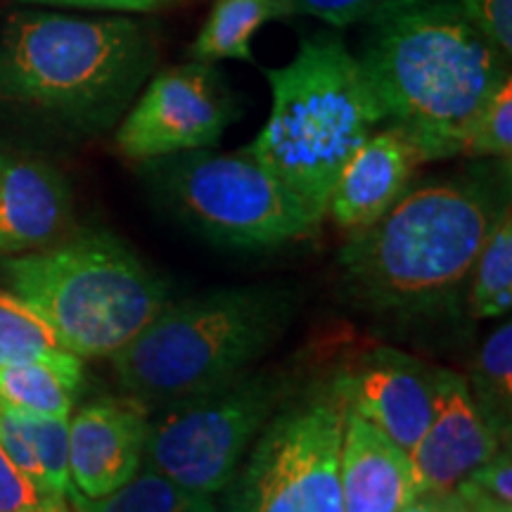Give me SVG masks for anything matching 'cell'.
Listing matches in <instances>:
<instances>
[{"mask_svg": "<svg viewBox=\"0 0 512 512\" xmlns=\"http://www.w3.org/2000/svg\"><path fill=\"white\" fill-rule=\"evenodd\" d=\"M366 22L358 62L389 126L420 162L465 155L508 57L456 0H387Z\"/></svg>", "mask_w": 512, "mask_h": 512, "instance_id": "1", "label": "cell"}, {"mask_svg": "<svg viewBox=\"0 0 512 512\" xmlns=\"http://www.w3.org/2000/svg\"><path fill=\"white\" fill-rule=\"evenodd\" d=\"M501 207L491 185L465 178L406 192L342 249L344 292L377 316L427 318L456 309Z\"/></svg>", "mask_w": 512, "mask_h": 512, "instance_id": "2", "label": "cell"}, {"mask_svg": "<svg viewBox=\"0 0 512 512\" xmlns=\"http://www.w3.org/2000/svg\"><path fill=\"white\" fill-rule=\"evenodd\" d=\"M155 64V41L136 19L17 12L0 34V98L79 128H107Z\"/></svg>", "mask_w": 512, "mask_h": 512, "instance_id": "3", "label": "cell"}, {"mask_svg": "<svg viewBox=\"0 0 512 512\" xmlns=\"http://www.w3.org/2000/svg\"><path fill=\"white\" fill-rule=\"evenodd\" d=\"M271 114L245 150L320 221L332 185L384 114L358 57L332 34L309 36L285 67L266 69Z\"/></svg>", "mask_w": 512, "mask_h": 512, "instance_id": "4", "label": "cell"}, {"mask_svg": "<svg viewBox=\"0 0 512 512\" xmlns=\"http://www.w3.org/2000/svg\"><path fill=\"white\" fill-rule=\"evenodd\" d=\"M294 292L278 285L221 287L166 304L112 356L121 389L150 411L233 380L290 328Z\"/></svg>", "mask_w": 512, "mask_h": 512, "instance_id": "5", "label": "cell"}, {"mask_svg": "<svg viewBox=\"0 0 512 512\" xmlns=\"http://www.w3.org/2000/svg\"><path fill=\"white\" fill-rule=\"evenodd\" d=\"M0 278L79 358H112L171 302L169 283L110 230L3 256Z\"/></svg>", "mask_w": 512, "mask_h": 512, "instance_id": "6", "label": "cell"}, {"mask_svg": "<svg viewBox=\"0 0 512 512\" xmlns=\"http://www.w3.org/2000/svg\"><path fill=\"white\" fill-rule=\"evenodd\" d=\"M143 174L166 211L221 247H278L313 233L320 223L247 152H178L147 159Z\"/></svg>", "mask_w": 512, "mask_h": 512, "instance_id": "7", "label": "cell"}, {"mask_svg": "<svg viewBox=\"0 0 512 512\" xmlns=\"http://www.w3.org/2000/svg\"><path fill=\"white\" fill-rule=\"evenodd\" d=\"M292 394L290 370L249 368L204 392L150 408L143 467L197 494H221Z\"/></svg>", "mask_w": 512, "mask_h": 512, "instance_id": "8", "label": "cell"}, {"mask_svg": "<svg viewBox=\"0 0 512 512\" xmlns=\"http://www.w3.org/2000/svg\"><path fill=\"white\" fill-rule=\"evenodd\" d=\"M344 411L335 380L292 394L249 446L228 484L226 512H344Z\"/></svg>", "mask_w": 512, "mask_h": 512, "instance_id": "9", "label": "cell"}, {"mask_svg": "<svg viewBox=\"0 0 512 512\" xmlns=\"http://www.w3.org/2000/svg\"><path fill=\"white\" fill-rule=\"evenodd\" d=\"M238 117V102L219 69L192 60L152 76L121 121L117 147L136 162L211 150Z\"/></svg>", "mask_w": 512, "mask_h": 512, "instance_id": "10", "label": "cell"}, {"mask_svg": "<svg viewBox=\"0 0 512 512\" xmlns=\"http://www.w3.org/2000/svg\"><path fill=\"white\" fill-rule=\"evenodd\" d=\"M437 373L399 349L375 347L332 380L351 411L411 451L432 422Z\"/></svg>", "mask_w": 512, "mask_h": 512, "instance_id": "11", "label": "cell"}, {"mask_svg": "<svg viewBox=\"0 0 512 512\" xmlns=\"http://www.w3.org/2000/svg\"><path fill=\"white\" fill-rule=\"evenodd\" d=\"M501 446L503 437L472 399L465 377L439 368L432 422L408 451L420 494L456 489Z\"/></svg>", "mask_w": 512, "mask_h": 512, "instance_id": "12", "label": "cell"}, {"mask_svg": "<svg viewBox=\"0 0 512 512\" xmlns=\"http://www.w3.org/2000/svg\"><path fill=\"white\" fill-rule=\"evenodd\" d=\"M147 408L136 399H102L69 415V479L79 494L117 491L143 467Z\"/></svg>", "mask_w": 512, "mask_h": 512, "instance_id": "13", "label": "cell"}, {"mask_svg": "<svg viewBox=\"0 0 512 512\" xmlns=\"http://www.w3.org/2000/svg\"><path fill=\"white\" fill-rule=\"evenodd\" d=\"M72 230L67 178L43 159L0 150V256L53 247Z\"/></svg>", "mask_w": 512, "mask_h": 512, "instance_id": "14", "label": "cell"}, {"mask_svg": "<svg viewBox=\"0 0 512 512\" xmlns=\"http://www.w3.org/2000/svg\"><path fill=\"white\" fill-rule=\"evenodd\" d=\"M339 482L344 512H401L420 496L406 448L349 406L344 411Z\"/></svg>", "mask_w": 512, "mask_h": 512, "instance_id": "15", "label": "cell"}, {"mask_svg": "<svg viewBox=\"0 0 512 512\" xmlns=\"http://www.w3.org/2000/svg\"><path fill=\"white\" fill-rule=\"evenodd\" d=\"M418 164L415 147L396 128L373 133L332 185L328 214L351 233L373 226L406 195Z\"/></svg>", "mask_w": 512, "mask_h": 512, "instance_id": "16", "label": "cell"}, {"mask_svg": "<svg viewBox=\"0 0 512 512\" xmlns=\"http://www.w3.org/2000/svg\"><path fill=\"white\" fill-rule=\"evenodd\" d=\"M83 384V363L72 351L0 366V403L29 415L69 418Z\"/></svg>", "mask_w": 512, "mask_h": 512, "instance_id": "17", "label": "cell"}, {"mask_svg": "<svg viewBox=\"0 0 512 512\" xmlns=\"http://www.w3.org/2000/svg\"><path fill=\"white\" fill-rule=\"evenodd\" d=\"M299 15L294 0H216L190 46L195 62H254L252 38L261 27Z\"/></svg>", "mask_w": 512, "mask_h": 512, "instance_id": "18", "label": "cell"}, {"mask_svg": "<svg viewBox=\"0 0 512 512\" xmlns=\"http://www.w3.org/2000/svg\"><path fill=\"white\" fill-rule=\"evenodd\" d=\"M67 503L72 512H219V505L207 494L185 489L174 479L145 467L112 494L88 498L74 486L67 489Z\"/></svg>", "mask_w": 512, "mask_h": 512, "instance_id": "19", "label": "cell"}, {"mask_svg": "<svg viewBox=\"0 0 512 512\" xmlns=\"http://www.w3.org/2000/svg\"><path fill=\"white\" fill-rule=\"evenodd\" d=\"M467 309L475 318H501L512 309V216L508 202L496 214L477 256Z\"/></svg>", "mask_w": 512, "mask_h": 512, "instance_id": "20", "label": "cell"}, {"mask_svg": "<svg viewBox=\"0 0 512 512\" xmlns=\"http://www.w3.org/2000/svg\"><path fill=\"white\" fill-rule=\"evenodd\" d=\"M470 384L472 399L498 434L510 439V420H512V325L505 320L503 325L484 339L479 349Z\"/></svg>", "mask_w": 512, "mask_h": 512, "instance_id": "21", "label": "cell"}, {"mask_svg": "<svg viewBox=\"0 0 512 512\" xmlns=\"http://www.w3.org/2000/svg\"><path fill=\"white\" fill-rule=\"evenodd\" d=\"M67 351L53 328L15 292L0 287V366Z\"/></svg>", "mask_w": 512, "mask_h": 512, "instance_id": "22", "label": "cell"}, {"mask_svg": "<svg viewBox=\"0 0 512 512\" xmlns=\"http://www.w3.org/2000/svg\"><path fill=\"white\" fill-rule=\"evenodd\" d=\"M465 155L498 157L510 162L512 155V79L510 74L498 83L489 102L472 128Z\"/></svg>", "mask_w": 512, "mask_h": 512, "instance_id": "23", "label": "cell"}, {"mask_svg": "<svg viewBox=\"0 0 512 512\" xmlns=\"http://www.w3.org/2000/svg\"><path fill=\"white\" fill-rule=\"evenodd\" d=\"M31 444L43 467L46 482L55 494L64 496L72 486L69 479V418H43L24 413Z\"/></svg>", "mask_w": 512, "mask_h": 512, "instance_id": "24", "label": "cell"}, {"mask_svg": "<svg viewBox=\"0 0 512 512\" xmlns=\"http://www.w3.org/2000/svg\"><path fill=\"white\" fill-rule=\"evenodd\" d=\"M0 512H72L67 496L38 486L0 448Z\"/></svg>", "mask_w": 512, "mask_h": 512, "instance_id": "25", "label": "cell"}, {"mask_svg": "<svg viewBox=\"0 0 512 512\" xmlns=\"http://www.w3.org/2000/svg\"><path fill=\"white\" fill-rule=\"evenodd\" d=\"M475 27L501 53L512 55V0H456Z\"/></svg>", "mask_w": 512, "mask_h": 512, "instance_id": "26", "label": "cell"}, {"mask_svg": "<svg viewBox=\"0 0 512 512\" xmlns=\"http://www.w3.org/2000/svg\"><path fill=\"white\" fill-rule=\"evenodd\" d=\"M299 15H313L332 27L366 22L387 0H294Z\"/></svg>", "mask_w": 512, "mask_h": 512, "instance_id": "27", "label": "cell"}, {"mask_svg": "<svg viewBox=\"0 0 512 512\" xmlns=\"http://www.w3.org/2000/svg\"><path fill=\"white\" fill-rule=\"evenodd\" d=\"M475 489L512 505V458L510 444L501 446L486 463H482L465 477Z\"/></svg>", "mask_w": 512, "mask_h": 512, "instance_id": "28", "label": "cell"}, {"mask_svg": "<svg viewBox=\"0 0 512 512\" xmlns=\"http://www.w3.org/2000/svg\"><path fill=\"white\" fill-rule=\"evenodd\" d=\"M24 3L67 5V8L88 10H117V12H147L157 8L159 0H24Z\"/></svg>", "mask_w": 512, "mask_h": 512, "instance_id": "29", "label": "cell"}, {"mask_svg": "<svg viewBox=\"0 0 512 512\" xmlns=\"http://www.w3.org/2000/svg\"><path fill=\"white\" fill-rule=\"evenodd\" d=\"M456 489L460 491V494H463L465 501L470 503L472 512H512L510 503H503V501H498V498L475 489V486L467 482V479H463V482H460Z\"/></svg>", "mask_w": 512, "mask_h": 512, "instance_id": "30", "label": "cell"}, {"mask_svg": "<svg viewBox=\"0 0 512 512\" xmlns=\"http://www.w3.org/2000/svg\"><path fill=\"white\" fill-rule=\"evenodd\" d=\"M437 512H472V508L458 489H451V491H446V494L439 496Z\"/></svg>", "mask_w": 512, "mask_h": 512, "instance_id": "31", "label": "cell"}, {"mask_svg": "<svg viewBox=\"0 0 512 512\" xmlns=\"http://www.w3.org/2000/svg\"><path fill=\"white\" fill-rule=\"evenodd\" d=\"M437 503H439V496L420 494L413 503H408L401 512H437Z\"/></svg>", "mask_w": 512, "mask_h": 512, "instance_id": "32", "label": "cell"}]
</instances>
